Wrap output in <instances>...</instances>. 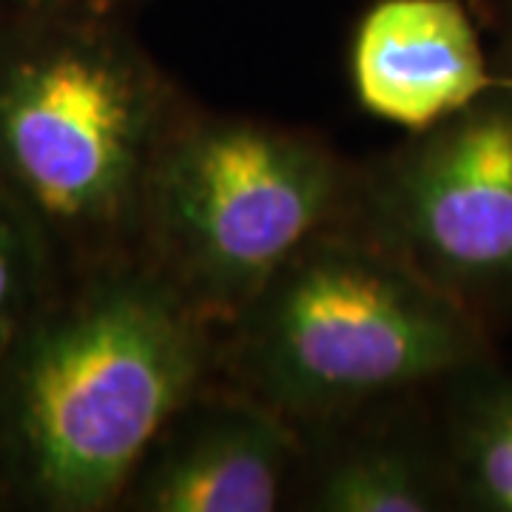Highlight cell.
<instances>
[{
	"instance_id": "obj_1",
	"label": "cell",
	"mask_w": 512,
	"mask_h": 512,
	"mask_svg": "<svg viewBox=\"0 0 512 512\" xmlns=\"http://www.w3.org/2000/svg\"><path fill=\"white\" fill-rule=\"evenodd\" d=\"M202 330L188 299L117 282L37 330L12 384V421L37 495L60 510L114 501L194 393Z\"/></svg>"
},
{
	"instance_id": "obj_2",
	"label": "cell",
	"mask_w": 512,
	"mask_h": 512,
	"mask_svg": "<svg viewBox=\"0 0 512 512\" xmlns=\"http://www.w3.org/2000/svg\"><path fill=\"white\" fill-rule=\"evenodd\" d=\"M251 367L276 402L328 410L458 367L470 333L407 265L348 242H316L259 293Z\"/></svg>"
},
{
	"instance_id": "obj_3",
	"label": "cell",
	"mask_w": 512,
	"mask_h": 512,
	"mask_svg": "<svg viewBox=\"0 0 512 512\" xmlns=\"http://www.w3.org/2000/svg\"><path fill=\"white\" fill-rule=\"evenodd\" d=\"M325 151L256 123H205L160 148L146 183L165 259L197 299L251 308L330 220Z\"/></svg>"
},
{
	"instance_id": "obj_4",
	"label": "cell",
	"mask_w": 512,
	"mask_h": 512,
	"mask_svg": "<svg viewBox=\"0 0 512 512\" xmlns=\"http://www.w3.org/2000/svg\"><path fill=\"white\" fill-rule=\"evenodd\" d=\"M157 94L97 37H55L0 72V165L43 220L103 231L146 200Z\"/></svg>"
},
{
	"instance_id": "obj_5",
	"label": "cell",
	"mask_w": 512,
	"mask_h": 512,
	"mask_svg": "<svg viewBox=\"0 0 512 512\" xmlns=\"http://www.w3.org/2000/svg\"><path fill=\"white\" fill-rule=\"evenodd\" d=\"M390 228L433 271L512 274V117L481 111L421 148L384 194Z\"/></svg>"
},
{
	"instance_id": "obj_6",
	"label": "cell",
	"mask_w": 512,
	"mask_h": 512,
	"mask_svg": "<svg viewBox=\"0 0 512 512\" xmlns=\"http://www.w3.org/2000/svg\"><path fill=\"white\" fill-rule=\"evenodd\" d=\"M353 83L373 117L424 131L467 109L490 74L456 0H382L353 40Z\"/></svg>"
},
{
	"instance_id": "obj_7",
	"label": "cell",
	"mask_w": 512,
	"mask_h": 512,
	"mask_svg": "<svg viewBox=\"0 0 512 512\" xmlns=\"http://www.w3.org/2000/svg\"><path fill=\"white\" fill-rule=\"evenodd\" d=\"M291 461L288 430L256 410H225L174 441L143 484L154 512H271Z\"/></svg>"
},
{
	"instance_id": "obj_8",
	"label": "cell",
	"mask_w": 512,
	"mask_h": 512,
	"mask_svg": "<svg viewBox=\"0 0 512 512\" xmlns=\"http://www.w3.org/2000/svg\"><path fill=\"white\" fill-rule=\"evenodd\" d=\"M328 512H424L433 493L421 470L399 450H359L330 467L316 493Z\"/></svg>"
},
{
	"instance_id": "obj_9",
	"label": "cell",
	"mask_w": 512,
	"mask_h": 512,
	"mask_svg": "<svg viewBox=\"0 0 512 512\" xmlns=\"http://www.w3.org/2000/svg\"><path fill=\"white\" fill-rule=\"evenodd\" d=\"M470 473L495 510L512 512V396L495 402L473 430Z\"/></svg>"
},
{
	"instance_id": "obj_10",
	"label": "cell",
	"mask_w": 512,
	"mask_h": 512,
	"mask_svg": "<svg viewBox=\"0 0 512 512\" xmlns=\"http://www.w3.org/2000/svg\"><path fill=\"white\" fill-rule=\"evenodd\" d=\"M20 293H23V271H20L18 248L6 225L0 222V345L6 342L9 330L15 325Z\"/></svg>"
},
{
	"instance_id": "obj_11",
	"label": "cell",
	"mask_w": 512,
	"mask_h": 512,
	"mask_svg": "<svg viewBox=\"0 0 512 512\" xmlns=\"http://www.w3.org/2000/svg\"><path fill=\"white\" fill-rule=\"evenodd\" d=\"M37 9H72V6H94V3H106V0H20Z\"/></svg>"
}]
</instances>
